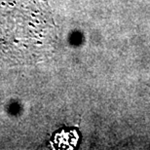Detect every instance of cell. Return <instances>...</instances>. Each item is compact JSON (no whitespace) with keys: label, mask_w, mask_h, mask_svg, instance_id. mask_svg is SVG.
I'll use <instances>...</instances> for the list:
<instances>
[{"label":"cell","mask_w":150,"mask_h":150,"mask_svg":"<svg viewBox=\"0 0 150 150\" xmlns=\"http://www.w3.org/2000/svg\"><path fill=\"white\" fill-rule=\"evenodd\" d=\"M56 142H58L59 146H62V148H68L67 146H74L77 142V134L75 132H62V134H58L56 136Z\"/></svg>","instance_id":"2"},{"label":"cell","mask_w":150,"mask_h":150,"mask_svg":"<svg viewBox=\"0 0 150 150\" xmlns=\"http://www.w3.org/2000/svg\"><path fill=\"white\" fill-rule=\"evenodd\" d=\"M57 42L47 0H0V67L34 64Z\"/></svg>","instance_id":"1"}]
</instances>
